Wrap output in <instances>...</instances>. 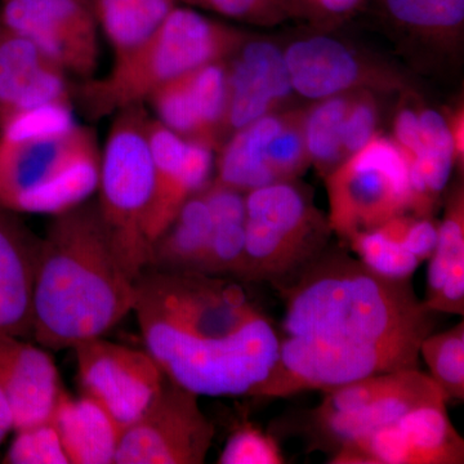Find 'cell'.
Wrapping results in <instances>:
<instances>
[{
  "instance_id": "obj_1",
  "label": "cell",
  "mask_w": 464,
  "mask_h": 464,
  "mask_svg": "<svg viewBox=\"0 0 464 464\" xmlns=\"http://www.w3.org/2000/svg\"><path fill=\"white\" fill-rule=\"evenodd\" d=\"M133 313L167 378L199 396H250L279 353V332L231 277L145 270Z\"/></svg>"
},
{
  "instance_id": "obj_2",
  "label": "cell",
  "mask_w": 464,
  "mask_h": 464,
  "mask_svg": "<svg viewBox=\"0 0 464 464\" xmlns=\"http://www.w3.org/2000/svg\"><path fill=\"white\" fill-rule=\"evenodd\" d=\"M285 301L283 334L313 342L365 377L420 368V346L436 313L411 280L375 274L343 250H324L295 279L277 286Z\"/></svg>"
},
{
  "instance_id": "obj_3",
  "label": "cell",
  "mask_w": 464,
  "mask_h": 464,
  "mask_svg": "<svg viewBox=\"0 0 464 464\" xmlns=\"http://www.w3.org/2000/svg\"><path fill=\"white\" fill-rule=\"evenodd\" d=\"M137 301V280L116 250L96 200L53 216L34 286L33 337L51 350L103 337Z\"/></svg>"
},
{
  "instance_id": "obj_4",
  "label": "cell",
  "mask_w": 464,
  "mask_h": 464,
  "mask_svg": "<svg viewBox=\"0 0 464 464\" xmlns=\"http://www.w3.org/2000/svg\"><path fill=\"white\" fill-rule=\"evenodd\" d=\"M96 133L74 118L72 103H53L0 128V207L56 216L91 199L99 188Z\"/></svg>"
},
{
  "instance_id": "obj_5",
  "label": "cell",
  "mask_w": 464,
  "mask_h": 464,
  "mask_svg": "<svg viewBox=\"0 0 464 464\" xmlns=\"http://www.w3.org/2000/svg\"><path fill=\"white\" fill-rule=\"evenodd\" d=\"M249 38L239 27L179 5L148 41L115 58L108 75L82 82L75 99L88 119L99 121L148 102L161 85L198 67L230 60Z\"/></svg>"
},
{
  "instance_id": "obj_6",
  "label": "cell",
  "mask_w": 464,
  "mask_h": 464,
  "mask_svg": "<svg viewBox=\"0 0 464 464\" xmlns=\"http://www.w3.org/2000/svg\"><path fill=\"white\" fill-rule=\"evenodd\" d=\"M271 183L246 195V246L235 280L284 285L328 248L333 232L304 186Z\"/></svg>"
},
{
  "instance_id": "obj_7",
  "label": "cell",
  "mask_w": 464,
  "mask_h": 464,
  "mask_svg": "<svg viewBox=\"0 0 464 464\" xmlns=\"http://www.w3.org/2000/svg\"><path fill=\"white\" fill-rule=\"evenodd\" d=\"M146 103L119 110L101 150L97 208L128 271L139 279L151 258L145 222L154 194Z\"/></svg>"
},
{
  "instance_id": "obj_8",
  "label": "cell",
  "mask_w": 464,
  "mask_h": 464,
  "mask_svg": "<svg viewBox=\"0 0 464 464\" xmlns=\"http://www.w3.org/2000/svg\"><path fill=\"white\" fill-rule=\"evenodd\" d=\"M329 224L347 240L411 208L408 159L395 140L374 136L325 177Z\"/></svg>"
},
{
  "instance_id": "obj_9",
  "label": "cell",
  "mask_w": 464,
  "mask_h": 464,
  "mask_svg": "<svg viewBox=\"0 0 464 464\" xmlns=\"http://www.w3.org/2000/svg\"><path fill=\"white\" fill-rule=\"evenodd\" d=\"M199 395L164 382L160 392L140 418L123 430L116 464H201L215 438Z\"/></svg>"
},
{
  "instance_id": "obj_10",
  "label": "cell",
  "mask_w": 464,
  "mask_h": 464,
  "mask_svg": "<svg viewBox=\"0 0 464 464\" xmlns=\"http://www.w3.org/2000/svg\"><path fill=\"white\" fill-rule=\"evenodd\" d=\"M0 25L30 39L66 74L96 76L100 29L93 0H0Z\"/></svg>"
},
{
  "instance_id": "obj_11",
  "label": "cell",
  "mask_w": 464,
  "mask_h": 464,
  "mask_svg": "<svg viewBox=\"0 0 464 464\" xmlns=\"http://www.w3.org/2000/svg\"><path fill=\"white\" fill-rule=\"evenodd\" d=\"M72 350L83 395L102 406L121 431L140 418L167 380L148 351L103 337L82 342Z\"/></svg>"
},
{
  "instance_id": "obj_12",
  "label": "cell",
  "mask_w": 464,
  "mask_h": 464,
  "mask_svg": "<svg viewBox=\"0 0 464 464\" xmlns=\"http://www.w3.org/2000/svg\"><path fill=\"white\" fill-rule=\"evenodd\" d=\"M148 139L154 163V194L145 232L152 246L172 224L183 204L212 181L216 151L206 143L183 139L151 116Z\"/></svg>"
},
{
  "instance_id": "obj_13",
  "label": "cell",
  "mask_w": 464,
  "mask_h": 464,
  "mask_svg": "<svg viewBox=\"0 0 464 464\" xmlns=\"http://www.w3.org/2000/svg\"><path fill=\"white\" fill-rule=\"evenodd\" d=\"M146 103L174 133L218 151L227 139V61L208 63L168 82Z\"/></svg>"
},
{
  "instance_id": "obj_14",
  "label": "cell",
  "mask_w": 464,
  "mask_h": 464,
  "mask_svg": "<svg viewBox=\"0 0 464 464\" xmlns=\"http://www.w3.org/2000/svg\"><path fill=\"white\" fill-rule=\"evenodd\" d=\"M293 90L311 100L369 88L398 87L396 76L366 65L343 43L329 36H311L290 44L284 53Z\"/></svg>"
},
{
  "instance_id": "obj_15",
  "label": "cell",
  "mask_w": 464,
  "mask_h": 464,
  "mask_svg": "<svg viewBox=\"0 0 464 464\" xmlns=\"http://www.w3.org/2000/svg\"><path fill=\"white\" fill-rule=\"evenodd\" d=\"M227 137L285 105L293 90L284 53L273 43L249 38L227 60Z\"/></svg>"
},
{
  "instance_id": "obj_16",
  "label": "cell",
  "mask_w": 464,
  "mask_h": 464,
  "mask_svg": "<svg viewBox=\"0 0 464 464\" xmlns=\"http://www.w3.org/2000/svg\"><path fill=\"white\" fill-rule=\"evenodd\" d=\"M65 70L30 39L2 26L0 32V128L14 116L72 103Z\"/></svg>"
},
{
  "instance_id": "obj_17",
  "label": "cell",
  "mask_w": 464,
  "mask_h": 464,
  "mask_svg": "<svg viewBox=\"0 0 464 464\" xmlns=\"http://www.w3.org/2000/svg\"><path fill=\"white\" fill-rule=\"evenodd\" d=\"M0 390L16 432L50 422L63 389L45 351L23 338L0 334Z\"/></svg>"
},
{
  "instance_id": "obj_18",
  "label": "cell",
  "mask_w": 464,
  "mask_h": 464,
  "mask_svg": "<svg viewBox=\"0 0 464 464\" xmlns=\"http://www.w3.org/2000/svg\"><path fill=\"white\" fill-rule=\"evenodd\" d=\"M447 401L444 392L420 368L396 372L392 384L371 402L351 413L310 418L311 432L332 451L344 442L396 422L402 415L429 402Z\"/></svg>"
},
{
  "instance_id": "obj_19",
  "label": "cell",
  "mask_w": 464,
  "mask_h": 464,
  "mask_svg": "<svg viewBox=\"0 0 464 464\" xmlns=\"http://www.w3.org/2000/svg\"><path fill=\"white\" fill-rule=\"evenodd\" d=\"M42 239L0 207V334L33 335L34 286Z\"/></svg>"
},
{
  "instance_id": "obj_20",
  "label": "cell",
  "mask_w": 464,
  "mask_h": 464,
  "mask_svg": "<svg viewBox=\"0 0 464 464\" xmlns=\"http://www.w3.org/2000/svg\"><path fill=\"white\" fill-rule=\"evenodd\" d=\"M424 304L436 314L464 315V190L454 186L430 257Z\"/></svg>"
},
{
  "instance_id": "obj_21",
  "label": "cell",
  "mask_w": 464,
  "mask_h": 464,
  "mask_svg": "<svg viewBox=\"0 0 464 464\" xmlns=\"http://www.w3.org/2000/svg\"><path fill=\"white\" fill-rule=\"evenodd\" d=\"M51 420L70 464L115 463L123 431L94 400L75 399L63 390Z\"/></svg>"
},
{
  "instance_id": "obj_22",
  "label": "cell",
  "mask_w": 464,
  "mask_h": 464,
  "mask_svg": "<svg viewBox=\"0 0 464 464\" xmlns=\"http://www.w3.org/2000/svg\"><path fill=\"white\" fill-rule=\"evenodd\" d=\"M422 149L408 158L411 208L417 217H432L447 188L454 160V145L447 119L431 109L418 112Z\"/></svg>"
},
{
  "instance_id": "obj_23",
  "label": "cell",
  "mask_w": 464,
  "mask_h": 464,
  "mask_svg": "<svg viewBox=\"0 0 464 464\" xmlns=\"http://www.w3.org/2000/svg\"><path fill=\"white\" fill-rule=\"evenodd\" d=\"M213 230L215 222L199 192L183 204L172 224L152 243L146 270L197 273Z\"/></svg>"
},
{
  "instance_id": "obj_24",
  "label": "cell",
  "mask_w": 464,
  "mask_h": 464,
  "mask_svg": "<svg viewBox=\"0 0 464 464\" xmlns=\"http://www.w3.org/2000/svg\"><path fill=\"white\" fill-rule=\"evenodd\" d=\"M100 32L105 35L115 58L124 56L148 41L177 0H93Z\"/></svg>"
},
{
  "instance_id": "obj_25",
  "label": "cell",
  "mask_w": 464,
  "mask_h": 464,
  "mask_svg": "<svg viewBox=\"0 0 464 464\" xmlns=\"http://www.w3.org/2000/svg\"><path fill=\"white\" fill-rule=\"evenodd\" d=\"M448 402L418 406L396 420L413 464H463L464 440L448 414Z\"/></svg>"
},
{
  "instance_id": "obj_26",
  "label": "cell",
  "mask_w": 464,
  "mask_h": 464,
  "mask_svg": "<svg viewBox=\"0 0 464 464\" xmlns=\"http://www.w3.org/2000/svg\"><path fill=\"white\" fill-rule=\"evenodd\" d=\"M353 93L319 100L304 111L308 157L324 179L344 161L343 127Z\"/></svg>"
},
{
  "instance_id": "obj_27",
  "label": "cell",
  "mask_w": 464,
  "mask_h": 464,
  "mask_svg": "<svg viewBox=\"0 0 464 464\" xmlns=\"http://www.w3.org/2000/svg\"><path fill=\"white\" fill-rule=\"evenodd\" d=\"M420 356L430 369L448 402L464 399V323L448 331L429 334L420 346Z\"/></svg>"
},
{
  "instance_id": "obj_28",
  "label": "cell",
  "mask_w": 464,
  "mask_h": 464,
  "mask_svg": "<svg viewBox=\"0 0 464 464\" xmlns=\"http://www.w3.org/2000/svg\"><path fill=\"white\" fill-rule=\"evenodd\" d=\"M264 161L274 182L292 181L307 169L311 161L304 139V110L284 112L282 127L266 145Z\"/></svg>"
},
{
  "instance_id": "obj_29",
  "label": "cell",
  "mask_w": 464,
  "mask_h": 464,
  "mask_svg": "<svg viewBox=\"0 0 464 464\" xmlns=\"http://www.w3.org/2000/svg\"><path fill=\"white\" fill-rule=\"evenodd\" d=\"M347 241L366 267L390 279H411L420 265L405 246L378 228L355 232Z\"/></svg>"
},
{
  "instance_id": "obj_30",
  "label": "cell",
  "mask_w": 464,
  "mask_h": 464,
  "mask_svg": "<svg viewBox=\"0 0 464 464\" xmlns=\"http://www.w3.org/2000/svg\"><path fill=\"white\" fill-rule=\"evenodd\" d=\"M396 23L424 33H450L464 21V0H383Z\"/></svg>"
},
{
  "instance_id": "obj_31",
  "label": "cell",
  "mask_w": 464,
  "mask_h": 464,
  "mask_svg": "<svg viewBox=\"0 0 464 464\" xmlns=\"http://www.w3.org/2000/svg\"><path fill=\"white\" fill-rule=\"evenodd\" d=\"M179 5L210 12L237 23L275 26L297 16L295 0H177Z\"/></svg>"
},
{
  "instance_id": "obj_32",
  "label": "cell",
  "mask_w": 464,
  "mask_h": 464,
  "mask_svg": "<svg viewBox=\"0 0 464 464\" xmlns=\"http://www.w3.org/2000/svg\"><path fill=\"white\" fill-rule=\"evenodd\" d=\"M246 246V222H217L206 255L197 273L209 276L237 277Z\"/></svg>"
},
{
  "instance_id": "obj_33",
  "label": "cell",
  "mask_w": 464,
  "mask_h": 464,
  "mask_svg": "<svg viewBox=\"0 0 464 464\" xmlns=\"http://www.w3.org/2000/svg\"><path fill=\"white\" fill-rule=\"evenodd\" d=\"M3 463L70 464L52 420L16 431Z\"/></svg>"
},
{
  "instance_id": "obj_34",
  "label": "cell",
  "mask_w": 464,
  "mask_h": 464,
  "mask_svg": "<svg viewBox=\"0 0 464 464\" xmlns=\"http://www.w3.org/2000/svg\"><path fill=\"white\" fill-rule=\"evenodd\" d=\"M219 464H283L285 458L273 436L253 426L237 430L218 458Z\"/></svg>"
},
{
  "instance_id": "obj_35",
  "label": "cell",
  "mask_w": 464,
  "mask_h": 464,
  "mask_svg": "<svg viewBox=\"0 0 464 464\" xmlns=\"http://www.w3.org/2000/svg\"><path fill=\"white\" fill-rule=\"evenodd\" d=\"M405 246L422 264L431 257L439 237V222L432 217L400 215L377 227Z\"/></svg>"
},
{
  "instance_id": "obj_36",
  "label": "cell",
  "mask_w": 464,
  "mask_h": 464,
  "mask_svg": "<svg viewBox=\"0 0 464 464\" xmlns=\"http://www.w3.org/2000/svg\"><path fill=\"white\" fill-rule=\"evenodd\" d=\"M378 106L373 92L359 90L353 93L343 127L344 160L364 148L375 136Z\"/></svg>"
},
{
  "instance_id": "obj_37",
  "label": "cell",
  "mask_w": 464,
  "mask_h": 464,
  "mask_svg": "<svg viewBox=\"0 0 464 464\" xmlns=\"http://www.w3.org/2000/svg\"><path fill=\"white\" fill-rule=\"evenodd\" d=\"M362 0H295L299 12H310L320 17H344L355 12Z\"/></svg>"
},
{
  "instance_id": "obj_38",
  "label": "cell",
  "mask_w": 464,
  "mask_h": 464,
  "mask_svg": "<svg viewBox=\"0 0 464 464\" xmlns=\"http://www.w3.org/2000/svg\"><path fill=\"white\" fill-rule=\"evenodd\" d=\"M449 130H450L451 139L454 145V160L463 167L464 160V115L463 109H458L451 112L447 119Z\"/></svg>"
},
{
  "instance_id": "obj_39",
  "label": "cell",
  "mask_w": 464,
  "mask_h": 464,
  "mask_svg": "<svg viewBox=\"0 0 464 464\" xmlns=\"http://www.w3.org/2000/svg\"><path fill=\"white\" fill-rule=\"evenodd\" d=\"M12 430H14V422H12L11 411H9L7 400L0 390V445Z\"/></svg>"
},
{
  "instance_id": "obj_40",
  "label": "cell",
  "mask_w": 464,
  "mask_h": 464,
  "mask_svg": "<svg viewBox=\"0 0 464 464\" xmlns=\"http://www.w3.org/2000/svg\"><path fill=\"white\" fill-rule=\"evenodd\" d=\"M0 32H2V25H0Z\"/></svg>"
}]
</instances>
